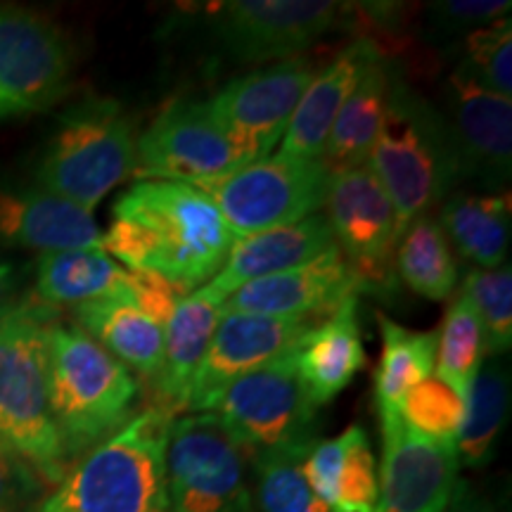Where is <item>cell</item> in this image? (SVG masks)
Listing matches in <instances>:
<instances>
[{
    "instance_id": "1",
    "label": "cell",
    "mask_w": 512,
    "mask_h": 512,
    "mask_svg": "<svg viewBox=\"0 0 512 512\" xmlns=\"http://www.w3.org/2000/svg\"><path fill=\"white\" fill-rule=\"evenodd\" d=\"M235 240L204 190L138 181L114 202L100 247L131 273L157 275L192 294L221 271Z\"/></svg>"
},
{
    "instance_id": "2",
    "label": "cell",
    "mask_w": 512,
    "mask_h": 512,
    "mask_svg": "<svg viewBox=\"0 0 512 512\" xmlns=\"http://www.w3.org/2000/svg\"><path fill=\"white\" fill-rule=\"evenodd\" d=\"M48 396L64 456L93 451L131 420L138 377L76 325L48 332Z\"/></svg>"
},
{
    "instance_id": "3",
    "label": "cell",
    "mask_w": 512,
    "mask_h": 512,
    "mask_svg": "<svg viewBox=\"0 0 512 512\" xmlns=\"http://www.w3.org/2000/svg\"><path fill=\"white\" fill-rule=\"evenodd\" d=\"M174 415L147 408L102 441L36 512H166V439Z\"/></svg>"
},
{
    "instance_id": "4",
    "label": "cell",
    "mask_w": 512,
    "mask_h": 512,
    "mask_svg": "<svg viewBox=\"0 0 512 512\" xmlns=\"http://www.w3.org/2000/svg\"><path fill=\"white\" fill-rule=\"evenodd\" d=\"M53 316L31 302L0 313V437L34 467L43 482L60 484L67 456L48 396V332Z\"/></svg>"
},
{
    "instance_id": "5",
    "label": "cell",
    "mask_w": 512,
    "mask_h": 512,
    "mask_svg": "<svg viewBox=\"0 0 512 512\" xmlns=\"http://www.w3.org/2000/svg\"><path fill=\"white\" fill-rule=\"evenodd\" d=\"M368 166L394 209L396 245L408 226L458 183L446 121L408 83L394 79Z\"/></svg>"
},
{
    "instance_id": "6",
    "label": "cell",
    "mask_w": 512,
    "mask_h": 512,
    "mask_svg": "<svg viewBox=\"0 0 512 512\" xmlns=\"http://www.w3.org/2000/svg\"><path fill=\"white\" fill-rule=\"evenodd\" d=\"M136 124L114 100L74 107L38 164V188L95 211L136 169Z\"/></svg>"
},
{
    "instance_id": "7",
    "label": "cell",
    "mask_w": 512,
    "mask_h": 512,
    "mask_svg": "<svg viewBox=\"0 0 512 512\" xmlns=\"http://www.w3.org/2000/svg\"><path fill=\"white\" fill-rule=\"evenodd\" d=\"M252 448L216 413L174 418L166 439V498L171 512H256L249 484Z\"/></svg>"
},
{
    "instance_id": "8",
    "label": "cell",
    "mask_w": 512,
    "mask_h": 512,
    "mask_svg": "<svg viewBox=\"0 0 512 512\" xmlns=\"http://www.w3.org/2000/svg\"><path fill=\"white\" fill-rule=\"evenodd\" d=\"M332 171L323 159L268 157L204 185L235 238L290 226L318 214L328 200Z\"/></svg>"
},
{
    "instance_id": "9",
    "label": "cell",
    "mask_w": 512,
    "mask_h": 512,
    "mask_svg": "<svg viewBox=\"0 0 512 512\" xmlns=\"http://www.w3.org/2000/svg\"><path fill=\"white\" fill-rule=\"evenodd\" d=\"M316 72L309 55L287 57L228 81L207 100L211 117L235 147L242 166L271 157Z\"/></svg>"
},
{
    "instance_id": "10",
    "label": "cell",
    "mask_w": 512,
    "mask_h": 512,
    "mask_svg": "<svg viewBox=\"0 0 512 512\" xmlns=\"http://www.w3.org/2000/svg\"><path fill=\"white\" fill-rule=\"evenodd\" d=\"M226 133L207 100L169 102L136 140V181H171L204 188L240 169Z\"/></svg>"
},
{
    "instance_id": "11",
    "label": "cell",
    "mask_w": 512,
    "mask_h": 512,
    "mask_svg": "<svg viewBox=\"0 0 512 512\" xmlns=\"http://www.w3.org/2000/svg\"><path fill=\"white\" fill-rule=\"evenodd\" d=\"M294 351L230 382L211 411L252 451L316 444L318 408L299 382Z\"/></svg>"
},
{
    "instance_id": "12",
    "label": "cell",
    "mask_w": 512,
    "mask_h": 512,
    "mask_svg": "<svg viewBox=\"0 0 512 512\" xmlns=\"http://www.w3.org/2000/svg\"><path fill=\"white\" fill-rule=\"evenodd\" d=\"M351 15L332 0H233L216 10V34L238 62H280L304 55Z\"/></svg>"
},
{
    "instance_id": "13",
    "label": "cell",
    "mask_w": 512,
    "mask_h": 512,
    "mask_svg": "<svg viewBox=\"0 0 512 512\" xmlns=\"http://www.w3.org/2000/svg\"><path fill=\"white\" fill-rule=\"evenodd\" d=\"M72 53L48 19L0 8V119L53 107L67 93Z\"/></svg>"
},
{
    "instance_id": "14",
    "label": "cell",
    "mask_w": 512,
    "mask_h": 512,
    "mask_svg": "<svg viewBox=\"0 0 512 512\" xmlns=\"http://www.w3.org/2000/svg\"><path fill=\"white\" fill-rule=\"evenodd\" d=\"M328 221L335 242L363 283V292L394 285L396 226L387 192L370 166L332 171Z\"/></svg>"
},
{
    "instance_id": "15",
    "label": "cell",
    "mask_w": 512,
    "mask_h": 512,
    "mask_svg": "<svg viewBox=\"0 0 512 512\" xmlns=\"http://www.w3.org/2000/svg\"><path fill=\"white\" fill-rule=\"evenodd\" d=\"M446 121L458 183L486 195L508 192L512 178V100L489 93L453 69L446 81Z\"/></svg>"
},
{
    "instance_id": "16",
    "label": "cell",
    "mask_w": 512,
    "mask_h": 512,
    "mask_svg": "<svg viewBox=\"0 0 512 512\" xmlns=\"http://www.w3.org/2000/svg\"><path fill=\"white\" fill-rule=\"evenodd\" d=\"M318 323L316 318H275L221 311L207 356L192 382L188 411H214L216 401L230 382L292 354Z\"/></svg>"
},
{
    "instance_id": "17",
    "label": "cell",
    "mask_w": 512,
    "mask_h": 512,
    "mask_svg": "<svg viewBox=\"0 0 512 512\" xmlns=\"http://www.w3.org/2000/svg\"><path fill=\"white\" fill-rule=\"evenodd\" d=\"M382 470L375 512H444L458 482L456 444L413 432L401 415L380 418Z\"/></svg>"
},
{
    "instance_id": "18",
    "label": "cell",
    "mask_w": 512,
    "mask_h": 512,
    "mask_svg": "<svg viewBox=\"0 0 512 512\" xmlns=\"http://www.w3.org/2000/svg\"><path fill=\"white\" fill-rule=\"evenodd\" d=\"M358 294H363L361 278L339 247H332L302 266L240 287L221 304V311L320 320Z\"/></svg>"
},
{
    "instance_id": "19",
    "label": "cell",
    "mask_w": 512,
    "mask_h": 512,
    "mask_svg": "<svg viewBox=\"0 0 512 512\" xmlns=\"http://www.w3.org/2000/svg\"><path fill=\"white\" fill-rule=\"evenodd\" d=\"M332 247H337V242L330 221L323 211H318L290 226L238 238L230 247L221 271L195 292H200L211 304L221 306L240 287L302 266Z\"/></svg>"
},
{
    "instance_id": "20",
    "label": "cell",
    "mask_w": 512,
    "mask_h": 512,
    "mask_svg": "<svg viewBox=\"0 0 512 512\" xmlns=\"http://www.w3.org/2000/svg\"><path fill=\"white\" fill-rule=\"evenodd\" d=\"M382 53L384 50L375 38L361 36L354 43H349L342 53L332 57L328 67L316 72L292 114L290 126L280 140L275 157L306 159V162L323 159L339 110L356 88L363 72Z\"/></svg>"
},
{
    "instance_id": "21",
    "label": "cell",
    "mask_w": 512,
    "mask_h": 512,
    "mask_svg": "<svg viewBox=\"0 0 512 512\" xmlns=\"http://www.w3.org/2000/svg\"><path fill=\"white\" fill-rule=\"evenodd\" d=\"M93 211L50 192L0 190V245L36 249L41 254L69 249H102Z\"/></svg>"
},
{
    "instance_id": "22",
    "label": "cell",
    "mask_w": 512,
    "mask_h": 512,
    "mask_svg": "<svg viewBox=\"0 0 512 512\" xmlns=\"http://www.w3.org/2000/svg\"><path fill=\"white\" fill-rule=\"evenodd\" d=\"M299 382L313 406H328L354 377L368 366L358 323V297H351L339 309L313 328L294 351Z\"/></svg>"
},
{
    "instance_id": "23",
    "label": "cell",
    "mask_w": 512,
    "mask_h": 512,
    "mask_svg": "<svg viewBox=\"0 0 512 512\" xmlns=\"http://www.w3.org/2000/svg\"><path fill=\"white\" fill-rule=\"evenodd\" d=\"M304 475L330 512L377 510L375 456L361 425L347 427L335 439L316 441L306 453Z\"/></svg>"
},
{
    "instance_id": "24",
    "label": "cell",
    "mask_w": 512,
    "mask_h": 512,
    "mask_svg": "<svg viewBox=\"0 0 512 512\" xmlns=\"http://www.w3.org/2000/svg\"><path fill=\"white\" fill-rule=\"evenodd\" d=\"M221 320V306L200 292L183 297L164 325V351L155 380L150 382L159 411L176 415L188 411L192 382L207 356L211 337Z\"/></svg>"
},
{
    "instance_id": "25",
    "label": "cell",
    "mask_w": 512,
    "mask_h": 512,
    "mask_svg": "<svg viewBox=\"0 0 512 512\" xmlns=\"http://www.w3.org/2000/svg\"><path fill=\"white\" fill-rule=\"evenodd\" d=\"M138 275L102 249H69L41 254L36 264V297L48 306H76L102 299L138 304Z\"/></svg>"
},
{
    "instance_id": "26",
    "label": "cell",
    "mask_w": 512,
    "mask_h": 512,
    "mask_svg": "<svg viewBox=\"0 0 512 512\" xmlns=\"http://www.w3.org/2000/svg\"><path fill=\"white\" fill-rule=\"evenodd\" d=\"M76 328L98 342L107 354L138 373L155 380L164 351V325L131 299H102L74 309Z\"/></svg>"
},
{
    "instance_id": "27",
    "label": "cell",
    "mask_w": 512,
    "mask_h": 512,
    "mask_svg": "<svg viewBox=\"0 0 512 512\" xmlns=\"http://www.w3.org/2000/svg\"><path fill=\"white\" fill-rule=\"evenodd\" d=\"M439 226L448 245L465 261L482 271H494L508 264L512 204L510 190L501 195H470L456 192L446 197L439 209Z\"/></svg>"
},
{
    "instance_id": "28",
    "label": "cell",
    "mask_w": 512,
    "mask_h": 512,
    "mask_svg": "<svg viewBox=\"0 0 512 512\" xmlns=\"http://www.w3.org/2000/svg\"><path fill=\"white\" fill-rule=\"evenodd\" d=\"M394 74L387 55H380L358 79L332 124L323 162L330 171L366 166L389 105Z\"/></svg>"
},
{
    "instance_id": "29",
    "label": "cell",
    "mask_w": 512,
    "mask_h": 512,
    "mask_svg": "<svg viewBox=\"0 0 512 512\" xmlns=\"http://www.w3.org/2000/svg\"><path fill=\"white\" fill-rule=\"evenodd\" d=\"M382 351L373 373V394L380 418L399 415L401 401L415 384L434 375L437 332L408 330L384 313H377Z\"/></svg>"
},
{
    "instance_id": "30",
    "label": "cell",
    "mask_w": 512,
    "mask_h": 512,
    "mask_svg": "<svg viewBox=\"0 0 512 512\" xmlns=\"http://www.w3.org/2000/svg\"><path fill=\"white\" fill-rule=\"evenodd\" d=\"M510 411V370L503 356L489 354L465 399L456 451L467 467H484L494 458Z\"/></svg>"
},
{
    "instance_id": "31",
    "label": "cell",
    "mask_w": 512,
    "mask_h": 512,
    "mask_svg": "<svg viewBox=\"0 0 512 512\" xmlns=\"http://www.w3.org/2000/svg\"><path fill=\"white\" fill-rule=\"evenodd\" d=\"M396 247L399 249L394 252V266L408 290L430 302H446L453 297L458 285V264L434 216L425 214L413 221Z\"/></svg>"
},
{
    "instance_id": "32",
    "label": "cell",
    "mask_w": 512,
    "mask_h": 512,
    "mask_svg": "<svg viewBox=\"0 0 512 512\" xmlns=\"http://www.w3.org/2000/svg\"><path fill=\"white\" fill-rule=\"evenodd\" d=\"M311 446L252 451L256 512H330L304 475Z\"/></svg>"
},
{
    "instance_id": "33",
    "label": "cell",
    "mask_w": 512,
    "mask_h": 512,
    "mask_svg": "<svg viewBox=\"0 0 512 512\" xmlns=\"http://www.w3.org/2000/svg\"><path fill=\"white\" fill-rule=\"evenodd\" d=\"M486 339L475 306L460 290L448 304L444 325L437 332V363L434 377L451 387L460 399H467L472 382L482 368Z\"/></svg>"
},
{
    "instance_id": "34",
    "label": "cell",
    "mask_w": 512,
    "mask_h": 512,
    "mask_svg": "<svg viewBox=\"0 0 512 512\" xmlns=\"http://www.w3.org/2000/svg\"><path fill=\"white\" fill-rule=\"evenodd\" d=\"M484 91L512 95V22L510 15L465 36V57L456 69Z\"/></svg>"
},
{
    "instance_id": "35",
    "label": "cell",
    "mask_w": 512,
    "mask_h": 512,
    "mask_svg": "<svg viewBox=\"0 0 512 512\" xmlns=\"http://www.w3.org/2000/svg\"><path fill=\"white\" fill-rule=\"evenodd\" d=\"M465 297L475 306L489 354H508L512 347V271L503 264L494 271L472 268L463 283Z\"/></svg>"
},
{
    "instance_id": "36",
    "label": "cell",
    "mask_w": 512,
    "mask_h": 512,
    "mask_svg": "<svg viewBox=\"0 0 512 512\" xmlns=\"http://www.w3.org/2000/svg\"><path fill=\"white\" fill-rule=\"evenodd\" d=\"M399 415L422 437L456 444L463 427L465 401L437 377H427L403 396Z\"/></svg>"
},
{
    "instance_id": "37",
    "label": "cell",
    "mask_w": 512,
    "mask_h": 512,
    "mask_svg": "<svg viewBox=\"0 0 512 512\" xmlns=\"http://www.w3.org/2000/svg\"><path fill=\"white\" fill-rule=\"evenodd\" d=\"M512 5L508 0H441L427 5L430 31L439 38L467 36L472 31L508 17Z\"/></svg>"
},
{
    "instance_id": "38",
    "label": "cell",
    "mask_w": 512,
    "mask_h": 512,
    "mask_svg": "<svg viewBox=\"0 0 512 512\" xmlns=\"http://www.w3.org/2000/svg\"><path fill=\"white\" fill-rule=\"evenodd\" d=\"M41 484L34 467L0 437V512H31Z\"/></svg>"
},
{
    "instance_id": "39",
    "label": "cell",
    "mask_w": 512,
    "mask_h": 512,
    "mask_svg": "<svg viewBox=\"0 0 512 512\" xmlns=\"http://www.w3.org/2000/svg\"><path fill=\"white\" fill-rule=\"evenodd\" d=\"M444 512H496V508L477 489H472L470 482L458 479Z\"/></svg>"
},
{
    "instance_id": "40",
    "label": "cell",
    "mask_w": 512,
    "mask_h": 512,
    "mask_svg": "<svg viewBox=\"0 0 512 512\" xmlns=\"http://www.w3.org/2000/svg\"><path fill=\"white\" fill-rule=\"evenodd\" d=\"M12 287H15V266L8 261H0V313L10 306Z\"/></svg>"
}]
</instances>
